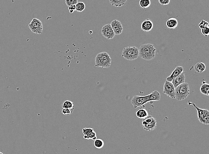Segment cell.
Here are the masks:
<instances>
[{"label": "cell", "instance_id": "obj_1", "mask_svg": "<svg viewBox=\"0 0 209 154\" xmlns=\"http://www.w3.org/2000/svg\"><path fill=\"white\" fill-rule=\"evenodd\" d=\"M156 49L153 44H143L139 49V56L146 60H152L156 56Z\"/></svg>", "mask_w": 209, "mask_h": 154}, {"label": "cell", "instance_id": "obj_2", "mask_svg": "<svg viewBox=\"0 0 209 154\" xmlns=\"http://www.w3.org/2000/svg\"><path fill=\"white\" fill-rule=\"evenodd\" d=\"M112 59L106 52L98 53L95 58V66L102 68H109L111 65Z\"/></svg>", "mask_w": 209, "mask_h": 154}, {"label": "cell", "instance_id": "obj_3", "mask_svg": "<svg viewBox=\"0 0 209 154\" xmlns=\"http://www.w3.org/2000/svg\"><path fill=\"white\" fill-rule=\"evenodd\" d=\"M190 93L189 84L183 83L175 88V99L179 101L184 100L188 97Z\"/></svg>", "mask_w": 209, "mask_h": 154}, {"label": "cell", "instance_id": "obj_4", "mask_svg": "<svg viewBox=\"0 0 209 154\" xmlns=\"http://www.w3.org/2000/svg\"><path fill=\"white\" fill-rule=\"evenodd\" d=\"M122 56L128 60H134L139 56V49L135 46L126 47L122 50Z\"/></svg>", "mask_w": 209, "mask_h": 154}, {"label": "cell", "instance_id": "obj_5", "mask_svg": "<svg viewBox=\"0 0 209 154\" xmlns=\"http://www.w3.org/2000/svg\"><path fill=\"white\" fill-rule=\"evenodd\" d=\"M189 104H191L196 108L197 112V118L202 124L207 125H209V111L207 109H201L197 107L193 103L189 102Z\"/></svg>", "mask_w": 209, "mask_h": 154}, {"label": "cell", "instance_id": "obj_6", "mask_svg": "<svg viewBox=\"0 0 209 154\" xmlns=\"http://www.w3.org/2000/svg\"><path fill=\"white\" fill-rule=\"evenodd\" d=\"M149 95L145 96H138L135 95L131 99V103L134 108H137L138 107H142L147 103L149 102Z\"/></svg>", "mask_w": 209, "mask_h": 154}, {"label": "cell", "instance_id": "obj_7", "mask_svg": "<svg viewBox=\"0 0 209 154\" xmlns=\"http://www.w3.org/2000/svg\"><path fill=\"white\" fill-rule=\"evenodd\" d=\"M142 125L146 131H153L156 128V121L153 117L149 116L142 121Z\"/></svg>", "mask_w": 209, "mask_h": 154}, {"label": "cell", "instance_id": "obj_8", "mask_svg": "<svg viewBox=\"0 0 209 154\" xmlns=\"http://www.w3.org/2000/svg\"><path fill=\"white\" fill-rule=\"evenodd\" d=\"M31 31L37 34H42L43 32V23L39 19L34 18L28 25Z\"/></svg>", "mask_w": 209, "mask_h": 154}, {"label": "cell", "instance_id": "obj_9", "mask_svg": "<svg viewBox=\"0 0 209 154\" xmlns=\"http://www.w3.org/2000/svg\"><path fill=\"white\" fill-rule=\"evenodd\" d=\"M163 92L168 97L172 99H175V87L171 82L165 81L163 86Z\"/></svg>", "mask_w": 209, "mask_h": 154}, {"label": "cell", "instance_id": "obj_10", "mask_svg": "<svg viewBox=\"0 0 209 154\" xmlns=\"http://www.w3.org/2000/svg\"><path fill=\"white\" fill-rule=\"evenodd\" d=\"M101 33L103 37L109 40L112 39L115 35L110 24L104 25L101 30Z\"/></svg>", "mask_w": 209, "mask_h": 154}, {"label": "cell", "instance_id": "obj_11", "mask_svg": "<svg viewBox=\"0 0 209 154\" xmlns=\"http://www.w3.org/2000/svg\"><path fill=\"white\" fill-rule=\"evenodd\" d=\"M111 27L113 29L115 34L119 35L123 32V27L122 24L119 20H114L111 22Z\"/></svg>", "mask_w": 209, "mask_h": 154}, {"label": "cell", "instance_id": "obj_12", "mask_svg": "<svg viewBox=\"0 0 209 154\" xmlns=\"http://www.w3.org/2000/svg\"><path fill=\"white\" fill-rule=\"evenodd\" d=\"M183 72V68L182 66H178L174 69L171 75L166 78V81L169 82H171L172 80L176 77H178L182 72Z\"/></svg>", "mask_w": 209, "mask_h": 154}, {"label": "cell", "instance_id": "obj_13", "mask_svg": "<svg viewBox=\"0 0 209 154\" xmlns=\"http://www.w3.org/2000/svg\"><path fill=\"white\" fill-rule=\"evenodd\" d=\"M185 73L183 72L178 77L173 79L171 82L172 83L175 88L177 87L178 85H181V84H183V83L185 82V78H185Z\"/></svg>", "mask_w": 209, "mask_h": 154}, {"label": "cell", "instance_id": "obj_14", "mask_svg": "<svg viewBox=\"0 0 209 154\" xmlns=\"http://www.w3.org/2000/svg\"><path fill=\"white\" fill-rule=\"evenodd\" d=\"M153 22L149 19L144 20L142 23L141 29L143 31L148 32L153 29Z\"/></svg>", "mask_w": 209, "mask_h": 154}, {"label": "cell", "instance_id": "obj_15", "mask_svg": "<svg viewBox=\"0 0 209 154\" xmlns=\"http://www.w3.org/2000/svg\"><path fill=\"white\" fill-rule=\"evenodd\" d=\"M165 24L167 27L169 29H174L178 26V21L176 18L172 17L167 20Z\"/></svg>", "mask_w": 209, "mask_h": 154}, {"label": "cell", "instance_id": "obj_16", "mask_svg": "<svg viewBox=\"0 0 209 154\" xmlns=\"http://www.w3.org/2000/svg\"><path fill=\"white\" fill-rule=\"evenodd\" d=\"M136 115L137 117L140 119H144L149 116L148 112L145 108H140L137 111Z\"/></svg>", "mask_w": 209, "mask_h": 154}, {"label": "cell", "instance_id": "obj_17", "mask_svg": "<svg viewBox=\"0 0 209 154\" xmlns=\"http://www.w3.org/2000/svg\"><path fill=\"white\" fill-rule=\"evenodd\" d=\"M149 95V102L152 101H159L160 99V95L158 91L155 90L151 92Z\"/></svg>", "mask_w": 209, "mask_h": 154}, {"label": "cell", "instance_id": "obj_18", "mask_svg": "<svg viewBox=\"0 0 209 154\" xmlns=\"http://www.w3.org/2000/svg\"><path fill=\"white\" fill-rule=\"evenodd\" d=\"M206 68L205 64L202 62L197 63L194 66V69L197 73H202L205 71Z\"/></svg>", "mask_w": 209, "mask_h": 154}, {"label": "cell", "instance_id": "obj_19", "mask_svg": "<svg viewBox=\"0 0 209 154\" xmlns=\"http://www.w3.org/2000/svg\"><path fill=\"white\" fill-rule=\"evenodd\" d=\"M111 5L115 7H121L126 4L127 0H109Z\"/></svg>", "mask_w": 209, "mask_h": 154}, {"label": "cell", "instance_id": "obj_20", "mask_svg": "<svg viewBox=\"0 0 209 154\" xmlns=\"http://www.w3.org/2000/svg\"><path fill=\"white\" fill-rule=\"evenodd\" d=\"M201 92L203 95H209V85L207 83H204L201 85L200 89Z\"/></svg>", "mask_w": 209, "mask_h": 154}, {"label": "cell", "instance_id": "obj_21", "mask_svg": "<svg viewBox=\"0 0 209 154\" xmlns=\"http://www.w3.org/2000/svg\"><path fill=\"white\" fill-rule=\"evenodd\" d=\"M93 145L97 149H101L104 147V143L102 139H96L93 142Z\"/></svg>", "mask_w": 209, "mask_h": 154}, {"label": "cell", "instance_id": "obj_22", "mask_svg": "<svg viewBox=\"0 0 209 154\" xmlns=\"http://www.w3.org/2000/svg\"><path fill=\"white\" fill-rule=\"evenodd\" d=\"M140 6L143 9H147L151 5L150 0H140Z\"/></svg>", "mask_w": 209, "mask_h": 154}, {"label": "cell", "instance_id": "obj_23", "mask_svg": "<svg viewBox=\"0 0 209 154\" xmlns=\"http://www.w3.org/2000/svg\"><path fill=\"white\" fill-rule=\"evenodd\" d=\"M62 108H74V103L70 101V100H66L64 101L62 105Z\"/></svg>", "mask_w": 209, "mask_h": 154}, {"label": "cell", "instance_id": "obj_24", "mask_svg": "<svg viewBox=\"0 0 209 154\" xmlns=\"http://www.w3.org/2000/svg\"><path fill=\"white\" fill-rule=\"evenodd\" d=\"M94 131L93 128H84L82 129V133L83 134V138L85 139H87V137L89 136L91 133Z\"/></svg>", "mask_w": 209, "mask_h": 154}, {"label": "cell", "instance_id": "obj_25", "mask_svg": "<svg viewBox=\"0 0 209 154\" xmlns=\"http://www.w3.org/2000/svg\"><path fill=\"white\" fill-rule=\"evenodd\" d=\"M85 9V5L83 2H78L76 4V10L77 12H83Z\"/></svg>", "mask_w": 209, "mask_h": 154}, {"label": "cell", "instance_id": "obj_26", "mask_svg": "<svg viewBox=\"0 0 209 154\" xmlns=\"http://www.w3.org/2000/svg\"><path fill=\"white\" fill-rule=\"evenodd\" d=\"M74 108H67L64 109L62 108L61 110L62 113L63 115H66V116H68V115H71V114L72 113L73 111H74Z\"/></svg>", "mask_w": 209, "mask_h": 154}, {"label": "cell", "instance_id": "obj_27", "mask_svg": "<svg viewBox=\"0 0 209 154\" xmlns=\"http://www.w3.org/2000/svg\"><path fill=\"white\" fill-rule=\"evenodd\" d=\"M201 33L205 36H208L209 35V26L205 27L201 29Z\"/></svg>", "mask_w": 209, "mask_h": 154}, {"label": "cell", "instance_id": "obj_28", "mask_svg": "<svg viewBox=\"0 0 209 154\" xmlns=\"http://www.w3.org/2000/svg\"><path fill=\"white\" fill-rule=\"evenodd\" d=\"M208 26V22L205 20H202V21H201L200 23L198 24V26H199V27L201 29L205 27Z\"/></svg>", "mask_w": 209, "mask_h": 154}, {"label": "cell", "instance_id": "obj_29", "mask_svg": "<svg viewBox=\"0 0 209 154\" xmlns=\"http://www.w3.org/2000/svg\"><path fill=\"white\" fill-rule=\"evenodd\" d=\"M66 4L68 7L71 5H76L78 2V0H65Z\"/></svg>", "mask_w": 209, "mask_h": 154}, {"label": "cell", "instance_id": "obj_30", "mask_svg": "<svg viewBox=\"0 0 209 154\" xmlns=\"http://www.w3.org/2000/svg\"><path fill=\"white\" fill-rule=\"evenodd\" d=\"M159 3L162 6H166L169 4L170 0H158Z\"/></svg>", "mask_w": 209, "mask_h": 154}, {"label": "cell", "instance_id": "obj_31", "mask_svg": "<svg viewBox=\"0 0 209 154\" xmlns=\"http://www.w3.org/2000/svg\"><path fill=\"white\" fill-rule=\"evenodd\" d=\"M68 10L70 13H73L76 10V5H71L68 7Z\"/></svg>", "mask_w": 209, "mask_h": 154}, {"label": "cell", "instance_id": "obj_32", "mask_svg": "<svg viewBox=\"0 0 209 154\" xmlns=\"http://www.w3.org/2000/svg\"><path fill=\"white\" fill-rule=\"evenodd\" d=\"M0 154H2L3 153H2L1 152H0Z\"/></svg>", "mask_w": 209, "mask_h": 154}]
</instances>
